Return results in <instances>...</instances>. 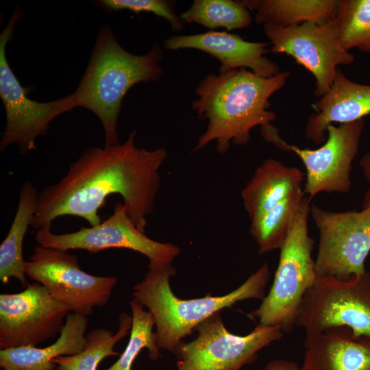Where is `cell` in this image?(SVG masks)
<instances>
[{"mask_svg":"<svg viewBox=\"0 0 370 370\" xmlns=\"http://www.w3.org/2000/svg\"><path fill=\"white\" fill-rule=\"evenodd\" d=\"M27 277L43 286L56 301L71 312L84 316L95 307L105 306L117 278L97 276L84 271L75 255L38 245L25 262Z\"/></svg>","mask_w":370,"mask_h":370,"instance_id":"obj_10","label":"cell"},{"mask_svg":"<svg viewBox=\"0 0 370 370\" xmlns=\"http://www.w3.org/2000/svg\"><path fill=\"white\" fill-rule=\"evenodd\" d=\"M11 370H27V369H11Z\"/></svg>","mask_w":370,"mask_h":370,"instance_id":"obj_30","label":"cell"},{"mask_svg":"<svg viewBox=\"0 0 370 370\" xmlns=\"http://www.w3.org/2000/svg\"><path fill=\"white\" fill-rule=\"evenodd\" d=\"M302 370H370V338L346 328L305 337Z\"/></svg>","mask_w":370,"mask_h":370,"instance_id":"obj_17","label":"cell"},{"mask_svg":"<svg viewBox=\"0 0 370 370\" xmlns=\"http://www.w3.org/2000/svg\"><path fill=\"white\" fill-rule=\"evenodd\" d=\"M35 241L39 245L66 251L97 253L110 248L127 249L146 256L148 269H152L171 264L181 252L177 245L156 241L141 232L121 203L116 204L113 213L97 225L60 234L53 233L51 228H44L36 231Z\"/></svg>","mask_w":370,"mask_h":370,"instance_id":"obj_11","label":"cell"},{"mask_svg":"<svg viewBox=\"0 0 370 370\" xmlns=\"http://www.w3.org/2000/svg\"><path fill=\"white\" fill-rule=\"evenodd\" d=\"M263 31L272 53L292 57L314 76V95L319 98L330 89L338 66L355 60L341 45L335 18L285 28L266 24Z\"/></svg>","mask_w":370,"mask_h":370,"instance_id":"obj_12","label":"cell"},{"mask_svg":"<svg viewBox=\"0 0 370 370\" xmlns=\"http://www.w3.org/2000/svg\"><path fill=\"white\" fill-rule=\"evenodd\" d=\"M162 58L158 43L154 42L145 54L134 55L119 45L109 25L101 26L86 70L73 95L76 108L89 110L100 120L105 146L120 144L117 122L122 100L135 84L162 76Z\"/></svg>","mask_w":370,"mask_h":370,"instance_id":"obj_3","label":"cell"},{"mask_svg":"<svg viewBox=\"0 0 370 370\" xmlns=\"http://www.w3.org/2000/svg\"><path fill=\"white\" fill-rule=\"evenodd\" d=\"M305 126V136L315 144H323L326 128L335 123L354 122L370 114V84L349 79L338 68L329 91L312 104Z\"/></svg>","mask_w":370,"mask_h":370,"instance_id":"obj_16","label":"cell"},{"mask_svg":"<svg viewBox=\"0 0 370 370\" xmlns=\"http://www.w3.org/2000/svg\"><path fill=\"white\" fill-rule=\"evenodd\" d=\"M304 174L275 159L263 161L243 188L241 197L251 219L271 209L283 199L301 189Z\"/></svg>","mask_w":370,"mask_h":370,"instance_id":"obj_19","label":"cell"},{"mask_svg":"<svg viewBox=\"0 0 370 370\" xmlns=\"http://www.w3.org/2000/svg\"><path fill=\"white\" fill-rule=\"evenodd\" d=\"M132 326V317L121 312L119 316V329L115 334L102 328L91 330L86 335V347L81 352L53 360L56 370H97L98 365L105 358L120 356L114 347L130 332Z\"/></svg>","mask_w":370,"mask_h":370,"instance_id":"obj_23","label":"cell"},{"mask_svg":"<svg viewBox=\"0 0 370 370\" xmlns=\"http://www.w3.org/2000/svg\"><path fill=\"white\" fill-rule=\"evenodd\" d=\"M96 5L106 12L130 10L136 14L149 12L166 19L173 30L181 31L185 22L177 16L175 11V3L167 0H99Z\"/></svg>","mask_w":370,"mask_h":370,"instance_id":"obj_27","label":"cell"},{"mask_svg":"<svg viewBox=\"0 0 370 370\" xmlns=\"http://www.w3.org/2000/svg\"><path fill=\"white\" fill-rule=\"evenodd\" d=\"M180 16L185 23L210 29L224 27L231 31L246 28L252 23L249 10L240 1L195 0Z\"/></svg>","mask_w":370,"mask_h":370,"instance_id":"obj_24","label":"cell"},{"mask_svg":"<svg viewBox=\"0 0 370 370\" xmlns=\"http://www.w3.org/2000/svg\"><path fill=\"white\" fill-rule=\"evenodd\" d=\"M310 212L319 233L318 276L347 280L365 273L370 252V214L362 210L332 212L314 205Z\"/></svg>","mask_w":370,"mask_h":370,"instance_id":"obj_13","label":"cell"},{"mask_svg":"<svg viewBox=\"0 0 370 370\" xmlns=\"http://www.w3.org/2000/svg\"><path fill=\"white\" fill-rule=\"evenodd\" d=\"M130 305L132 326L129 341L118 360L104 370H132L134 360L144 348L147 349L151 360H157L160 356V349L153 332L155 322L153 316L145 310L143 305L134 299L130 301Z\"/></svg>","mask_w":370,"mask_h":370,"instance_id":"obj_26","label":"cell"},{"mask_svg":"<svg viewBox=\"0 0 370 370\" xmlns=\"http://www.w3.org/2000/svg\"><path fill=\"white\" fill-rule=\"evenodd\" d=\"M38 193L32 182L26 181L19 190L17 210L9 232L0 245V280L7 284L12 278L27 286L24 271L23 246L28 227L36 212Z\"/></svg>","mask_w":370,"mask_h":370,"instance_id":"obj_21","label":"cell"},{"mask_svg":"<svg viewBox=\"0 0 370 370\" xmlns=\"http://www.w3.org/2000/svg\"><path fill=\"white\" fill-rule=\"evenodd\" d=\"M359 164L366 180L370 184V139L369 150L361 158ZM362 210L370 214V188L365 195Z\"/></svg>","mask_w":370,"mask_h":370,"instance_id":"obj_28","label":"cell"},{"mask_svg":"<svg viewBox=\"0 0 370 370\" xmlns=\"http://www.w3.org/2000/svg\"><path fill=\"white\" fill-rule=\"evenodd\" d=\"M16 7L0 34V97L6 114V125L0 142V150L16 144L25 155L34 150L36 139L47 134L50 123L60 114L76 108L72 94L49 102L28 98L31 86L23 87L11 69L5 49L13 36L16 22L23 16Z\"/></svg>","mask_w":370,"mask_h":370,"instance_id":"obj_7","label":"cell"},{"mask_svg":"<svg viewBox=\"0 0 370 370\" xmlns=\"http://www.w3.org/2000/svg\"><path fill=\"white\" fill-rule=\"evenodd\" d=\"M335 21L345 50L370 53V0H337Z\"/></svg>","mask_w":370,"mask_h":370,"instance_id":"obj_25","label":"cell"},{"mask_svg":"<svg viewBox=\"0 0 370 370\" xmlns=\"http://www.w3.org/2000/svg\"><path fill=\"white\" fill-rule=\"evenodd\" d=\"M132 131L123 144L90 147L69 166L57 183L46 186L37 197L31 227L51 228L62 216H75L90 226L101 222L99 210L107 197L119 195L136 227L145 233L160 186L159 171L167 158L165 148L154 150L135 145Z\"/></svg>","mask_w":370,"mask_h":370,"instance_id":"obj_1","label":"cell"},{"mask_svg":"<svg viewBox=\"0 0 370 370\" xmlns=\"http://www.w3.org/2000/svg\"><path fill=\"white\" fill-rule=\"evenodd\" d=\"M270 45V42H250L237 34L216 31L172 36L164 43L166 49H194L210 54L220 62V73L245 68L264 77L281 72L279 65L265 56Z\"/></svg>","mask_w":370,"mask_h":370,"instance_id":"obj_15","label":"cell"},{"mask_svg":"<svg viewBox=\"0 0 370 370\" xmlns=\"http://www.w3.org/2000/svg\"><path fill=\"white\" fill-rule=\"evenodd\" d=\"M88 325L86 316L69 313L55 343L43 348L27 346L1 349L0 366L4 370L55 369L54 358L75 355L85 348Z\"/></svg>","mask_w":370,"mask_h":370,"instance_id":"obj_18","label":"cell"},{"mask_svg":"<svg viewBox=\"0 0 370 370\" xmlns=\"http://www.w3.org/2000/svg\"><path fill=\"white\" fill-rule=\"evenodd\" d=\"M176 271L172 264L162 269H149L144 278L133 287V299L148 309L155 322L156 342L173 354L183 339L204 321L226 308L249 299H262L270 278L268 263L263 264L237 288L230 293L183 299L171 288Z\"/></svg>","mask_w":370,"mask_h":370,"instance_id":"obj_4","label":"cell"},{"mask_svg":"<svg viewBox=\"0 0 370 370\" xmlns=\"http://www.w3.org/2000/svg\"><path fill=\"white\" fill-rule=\"evenodd\" d=\"M365 127L364 119L354 122L329 125L327 138L315 149H302L290 145L279 135L278 130L271 124L261 127L264 139L283 151L295 153L306 168L304 192L311 200L322 193H349L352 187V162L358 153L360 138Z\"/></svg>","mask_w":370,"mask_h":370,"instance_id":"obj_8","label":"cell"},{"mask_svg":"<svg viewBox=\"0 0 370 370\" xmlns=\"http://www.w3.org/2000/svg\"><path fill=\"white\" fill-rule=\"evenodd\" d=\"M196 330L197 337L182 342L173 352L176 370H240L284 334L278 326L258 323L248 334H235L225 327L221 312L204 321Z\"/></svg>","mask_w":370,"mask_h":370,"instance_id":"obj_9","label":"cell"},{"mask_svg":"<svg viewBox=\"0 0 370 370\" xmlns=\"http://www.w3.org/2000/svg\"><path fill=\"white\" fill-rule=\"evenodd\" d=\"M70 308L54 299L39 283L18 293L0 295L1 349L34 346L53 338L64 325Z\"/></svg>","mask_w":370,"mask_h":370,"instance_id":"obj_14","label":"cell"},{"mask_svg":"<svg viewBox=\"0 0 370 370\" xmlns=\"http://www.w3.org/2000/svg\"><path fill=\"white\" fill-rule=\"evenodd\" d=\"M295 325L306 337L334 328L370 338V272L347 280L317 276L304 295Z\"/></svg>","mask_w":370,"mask_h":370,"instance_id":"obj_6","label":"cell"},{"mask_svg":"<svg viewBox=\"0 0 370 370\" xmlns=\"http://www.w3.org/2000/svg\"><path fill=\"white\" fill-rule=\"evenodd\" d=\"M262 370H302L297 363L284 359H275L269 361Z\"/></svg>","mask_w":370,"mask_h":370,"instance_id":"obj_29","label":"cell"},{"mask_svg":"<svg viewBox=\"0 0 370 370\" xmlns=\"http://www.w3.org/2000/svg\"><path fill=\"white\" fill-rule=\"evenodd\" d=\"M241 3L253 10L255 21L280 27L300 25L308 22L334 19L337 0H245Z\"/></svg>","mask_w":370,"mask_h":370,"instance_id":"obj_20","label":"cell"},{"mask_svg":"<svg viewBox=\"0 0 370 370\" xmlns=\"http://www.w3.org/2000/svg\"><path fill=\"white\" fill-rule=\"evenodd\" d=\"M51 370H56V369H51Z\"/></svg>","mask_w":370,"mask_h":370,"instance_id":"obj_31","label":"cell"},{"mask_svg":"<svg viewBox=\"0 0 370 370\" xmlns=\"http://www.w3.org/2000/svg\"><path fill=\"white\" fill-rule=\"evenodd\" d=\"M305 197L301 188L265 213L251 219L249 231L258 245L259 254L282 247Z\"/></svg>","mask_w":370,"mask_h":370,"instance_id":"obj_22","label":"cell"},{"mask_svg":"<svg viewBox=\"0 0 370 370\" xmlns=\"http://www.w3.org/2000/svg\"><path fill=\"white\" fill-rule=\"evenodd\" d=\"M290 75L286 71L264 77L245 68L208 74L195 90L197 98L192 108L199 119L208 120V125L192 152L213 141L220 154L227 152L231 142L246 145L254 127L276 119L275 112L269 110V99L284 86Z\"/></svg>","mask_w":370,"mask_h":370,"instance_id":"obj_2","label":"cell"},{"mask_svg":"<svg viewBox=\"0 0 370 370\" xmlns=\"http://www.w3.org/2000/svg\"><path fill=\"white\" fill-rule=\"evenodd\" d=\"M310 199L306 195L280 250L273 282L259 307L249 315L259 324L289 332L295 325L304 297L318 275L312 257L314 241L308 233Z\"/></svg>","mask_w":370,"mask_h":370,"instance_id":"obj_5","label":"cell"}]
</instances>
